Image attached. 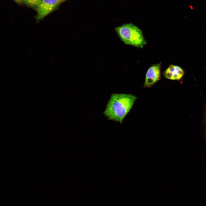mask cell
<instances>
[{"instance_id":"obj_3","label":"cell","mask_w":206,"mask_h":206,"mask_svg":"<svg viewBox=\"0 0 206 206\" xmlns=\"http://www.w3.org/2000/svg\"><path fill=\"white\" fill-rule=\"evenodd\" d=\"M161 62L150 66L146 72L144 87L149 88L153 86L161 78Z\"/></svg>"},{"instance_id":"obj_6","label":"cell","mask_w":206,"mask_h":206,"mask_svg":"<svg viewBox=\"0 0 206 206\" xmlns=\"http://www.w3.org/2000/svg\"><path fill=\"white\" fill-rule=\"evenodd\" d=\"M25 3L32 7H37L42 0H23Z\"/></svg>"},{"instance_id":"obj_4","label":"cell","mask_w":206,"mask_h":206,"mask_svg":"<svg viewBox=\"0 0 206 206\" xmlns=\"http://www.w3.org/2000/svg\"><path fill=\"white\" fill-rule=\"evenodd\" d=\"M61 2L58 0H42L37 7V18L41 19L53 11Z\"/></svg>"},{"instance_id":"obj_2","label":"cell","mask_w":206,"mask_h":206,"mask_svg":"<svg viewBox=\"0 0 206 206\" xmlns=\"http://www.w3.org/2000/svg\"><path fill=\"white\" fill-rule=\"evenodd\" d=\"M114 29L125 45L141 48L147 43L142 31L132 23H124L115 27Z\"/></svg>"},{"instance_id":"obj_8","label":"cell","mask_w":206,"mask_h":206,"mask_svg":"<svg viewBox=\"0 0 206 206\" xmlns=\"http://www.w3.org/2000/svg\"><path fill=\"white\" fill-rule=\"evenodd\" d=\"M61 3L64 1L65 0H58Z\"/></svg>"},{"instance_id":"obj_7","label":"cell","mask_w":206,"mask_h":206,"mask_svg":"<svg viewBox=\"0 0 206 206\" xmlns=\"http://www.w3.org/2000/svg\"><path fill=\"white\" fill-rule=\"evenodd\" d=\"M204 125V127L205 128H206V114H205V117Z\"/></svg>"},{"instance_id":"obj_1","label":"cell","mask_w":206,"mask_h":206,"mask_svg":"<svg viewBox=\"0 0 206 206\" xmlns=\"http://www.w3.org/2000/svg\"><path fill=\"white\" fill-rule=\"evenodd\" d=\"M137 99L135 96L131 94H113L108 102L104 113L108 120L122 124Z\"/></svg>"},{"instance_id":"obj_5","label":"cell","mask_w":206,"mask_h":206,"mask_svg":"<svg viewBox=\"0 0 206 206\" xmlns=\"http://www.w3.org/2000/svg\"><path fill=\"white\" fill-rule=\"evenodd\" d=\"M185 74L184 70L181 66L172 64L170 65L163 73L165 78L177 81L182 80Z\"/></svg>"}]
</instances>
